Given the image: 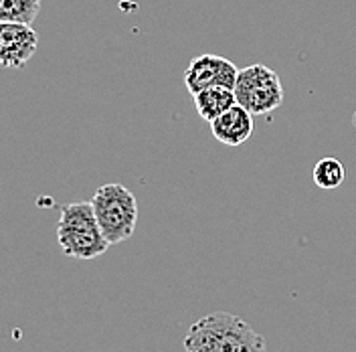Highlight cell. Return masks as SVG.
Returning <instances> with one entry per match:
<instances>
[{"instance_id":"cell-10","label":"cell","mask_w":356,"mask_h":352,"mask_svg":"<svg viewBox=\"0 0 356 352\" xmlns=\"http://www.w3.org/2000/svg\"><path fill=\"white\" fill-rule=\"evenodd\" d=\"M344 166L338 158H322L314 166V182L324 189V191H334L344 182Z\"/></svg>"},{"instance_id":"cell-2","label":"cell","mask_w":356,"mask_h":352,"mask_svg":"<svg viewBox=\"0 0 356 352\" xmlns=\"http://www.w3.org/2000/svg\"><path fill=\"white\" fill-rule=\"evenodd\" d=\"M57 241L63 253L73 259H95L110 249L97 223L91 200H77L61 207Z\"/></svg>"},{"instance_id":"cell-9","label":"cell","mask_w":356,"mask_h":352,"mask_svg":"<svg viewBox=\"0 0 356 352\" xmlns=\"http://www.w3.org/2000/svg\"><path fill=\"white\" fill-rule=\"evenodd\" d=\"M41 10V0H0V22L31 24Z\"/></svg>"},{"instance_id":"cell-1","label":"cell","mask_w":356,"mask_h":352,"mask_svg":"<svg viewBox=\"0 0 356 352\" xmlns=\"http://www.w3.org/2000/svg\"><path fill=\"white\" fill-rule=\"evenodd\" d=\"M182 344L186 352H267L266 338L229 312L202 316L188 328Z\"/></svg>"},{"instance_id":"cell-5","label":"cell","mask_w":356,"mask_h":352,"mask_svg":"<svg viewBox=\"0 0 356 352\" xmlns=\"http://www.w3.org/2000/svg\"><path fill=\"white\" fill-rule=\"evenodd\" d=\"M239 69L221 55L204 53L195 57L184 71V86L188 93L197 95L207 88H235Z\"/></svg>"},{"instance_id":"cell-8","label":"cell","mask_w":356,"mask_h":352,"mask_svg":"<svg viewBox=\"0 0 356 352\" xmlns=\"http://www.w3.org/2000/svg\"><path fill=\"white\" fill-rule=\"evenodd\" d=\"M193 97H195V106H197L199 115L207 122L217 120L221 113L237 104L235 91L229 88H207Z\"/></svg>"},{"instance_id":"cell-3","label":"cell","mask_w":356,"mask_h":352,"mask_svg":"<svg viewBox=\"0 0 356 352\" xmlns=\"http://www.w3.org/2000/svg\"><path fill=\"white\" fill-rule=\"evenodd\" d=\"M91 205L110 245L132 237L138 225V200L124 184H102L91 197Z\"/></svg>"},{"instance_id":"cell-6","label":"cell","mask_w":356,"mask_h":352,"mask_svg":"<svg viewBox=\"0 0 356 352\" xmlns=\"http://www.w3.org/2000/svg\"><path fill=\"white\" fill-rule=\"evenodd\" d=\"M39 47V35L31 24L0 22V65L21 69Z\"/></svg>"},{"instance_id":"cell-11","label":"cell","mask_w":356,"mask_h":352,"mask_svg":"<svg viewBox=\"0 0 356 352\" xmlns=\"http://www.w3.org/2000/svg\"><path fill=\"white\" fill-rule=\"evenodd\" d=\"M353 124L356 126V111H355V115H353Z\"/></svg>"},{"instance_id":"cell-7","label":"cell","mask_w":356,"mask_h":352,"mask_svg":"<svg viewBox=\"0 0 356 352\" xmlns=\"http://www.w3.org/2000/svg\"><path fill=\"white\" fill-rule=\"evenodd\" d=\"M211 130L215 140L225 146H241L255 130L253 113H249L243 106L235 104L233 108H229L217 120L211 122Z\"/></svg>"},{"instance_id":"cell-4","label":"cell","mask_w":356,"mask_h":352,"mask_svg":"<svg viewBox=\"0 0 356 352\" xmlns=\"http://www.w3.org/2000/svg\"><path fill=\"white\" fill-rule=\"evenodd\" d=\"M233 91L237 104L253 115H266L277 110L286 97L280 75L259 63L239 69Z\"/></svg>"}]
</instances>
